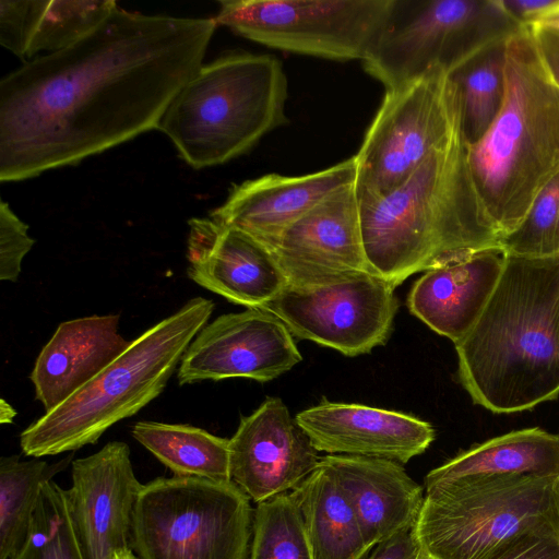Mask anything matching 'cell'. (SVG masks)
Masks as SVG:
<instances>
[{
  "label": "cell",
  "mask_w": 559,
  "mask_h": 559,
  "mask_svg": "<svg viewBox=\"0 0 559 559\" xmlns=\"http://www.w3.org/2000/svg\"><path fill=\"white\" fill-rule=\"evenodd\" d=\"M217 23L118 5L73 45L0 81V180L19 181L156 129Z\"/></svg>",
  "instance_id": "obj_1"
},
{
  "label": "cell",
  "mask_w": 559,
  "mask_h": 559,
  "mask_svg": "<svg viewBox=\"0 0 559 559\" xmlns=\"http://www.w3.org/2000/svg\"><path fill=\"white\" fill-rule=\"evenodd\" d=\"M455 349L459 380L475 404L511 414L556 400L559 254H508L485 310Z\"/></svg>",
  "instance_id": "obj_2"
},
{
  "label": "cell",
  "mask_w": 559,
  "mask_h": 559,
  "mask_svg": "<svg viewBox=\"0 0 559 559\" xmlns=\"http://www.w3.org/2000/svg\"><path fill=\"white\" fill-rule=\"evenodd\" d=\"M462 127L386 195L359 203L372 272L394 288L411 275L501 246L480 210Z\"/></svg>",
  "instance_id": "obj_3"
},
{
  "label": "cell",
  "mask_w": 559,
  "mask_h": 559,
  "mask_svg": "<svg viewBox=\"0 0 559 559\" xmlns=\"http://www.w3.org/2000/svg\"><path fill=\"white\" fill-rule=\"evenodd\" d=\"M467 162L480 210L500 243L559 175V84L527 25L504 41L501 105L484 135L468 144Z\"/></svg>",
  "instance_id": "obj_4"
},
{
  "label": "cell",
  "mask_w": 559,
  "mask_h": 559,
  "mask_svg": "<svg viewBox=\"0 0 559 559\" xmlns=\"http://www.w3.org/2000/svg\"><path fill=\"white\" fill-rule=\"evenodd\" d=\"M213 310L212 300L192 298L131 341L98 374L22 431L23 453L41 457L73 452L141 411L163 392Z\"/></svg>",
  "instance_id": "obj_5"
},
{
  "label": "cell",
  "mask_w": 559,
  "mask_h": 559,
  "mask_svg": "<svg viewBox=\"0 0 559 559\" xmlns=\"http://www.w3.org/2000/svg\"><path fill=\"white\" fill-rule=\"evenodd\" d=\"M287 79L271 55L228 53L202 64L173 98L156 129L194 168L249 151L288 122Z\"/></svg>",
  "instance_id": "obj_6"
},
{
  "label": "cell",
  "mask_w": 559,
  "mask_h": 559,
  "mask_svg": "<svg viewBox=\"0 0 559 559\" xmlns=\"http://www.w3.org/2000/svg\"><path fill=\"white\" fill-rule=\"evenodd\" d=\"M414 526L435 559H488L530 531L559 525V476H476L425 486Z\"/></svg>",
  "instance_id": "obj_7"
},
{
  "label": "cell",
  "mask_w": 559,
  "mask_h": 559,
  "mask_svg": "<svg viewBox=\"0 0 559 559\" xmlns=\"http://www.w3.org/2000/svg\"><path fill=\"white\" fill-rule=\"evenodd\" d=\"M250 500L233 480L155 478L141 488L131 547L140 559H248Z\"/></svg>",
  "instance_id": "obj_8"
},
{
  "label": "cell",
  "mask_w": 559,
  "mask_h": 559,
  "mask_svg": "<svg viewBox=\"0 0 559 559\" xmlns=\"http://www.w3.org/2000/svg\"><path fill=\"white\" fill-rule=\"evenodd\" d=\"M521 26L502 0H394L362 67L385 92L397 91L435 69L450 73Z\"/></svg>",
  "instance_id": "obj_9"
},
{
  "label": "cell",
  "mask_w": 559,
  "mask_h": 559,
  "mask_svg": "<svg viewBox=\"0 0 559 559\" xmlns=\"http://www.w3.org/2000/svg\"><path fill=\"white\" fill-rule=\"evenodd\" d=\"M461 127L457 92L444 70L435 69L403 88L385 92L354 155L358 202L390 193Z\"/></svg>",
  "instance_id": "obj_10"
},
{
  "label": "cell",
  "mask_w": 559,
  "mask_h": 559,
  "mask_svg": "<svg viewBox=\"0 0 559 559\" xmlns=\"http://www.w3.org/2000/svg\"><path fill=\"white\" fill-rule=\"evenodd\" d=\"M394 0H224L214 17L267 47L335 61L368 58Z\"/></svg>",
  "instance_id": "obj_11"
},
{
  "label": "cell",
  "mask_w": 559,
  "mask_h": 559,
  "mask_svg": "<svg viewBox=\"0 0 559 559\" xmlns=\"http://www.w3.org/2000/svg\"><path fill=\"white\" fill-rule=\"evenodd\" d=\"M261 308L275 314L293 336L354 357L388 341L399 301L393 286L366 273L320 287H285Z\"/></svg>",
  "instance_id": "obj_12"
},
{
  "label": "cell",
  "mask_w": 559,
  "mask_h": 559,
  "mask_svg": "<svg viewBox=\"0 0 559 559\" xmlns=\"http://www.w3.org/2000/svg\"><path fill=\"white\" fill-rule=\"evenodd\" d=\"M264 247L286 287L313 288L373 273L364 249L354 182L333 191Z\"/></svg>",
  "instance_id": "obj_13"
},
{
  "label": "cell",
  "mask_w": 559,
  "mask_h": 559,
  "mask_svg": "<svg viewBox=\"0 0 559 559\" xmlns=\"http://www.w3.org/2000/svg\"><path fill=\"white\" fill-rule=\"evenodd\" d=\"M301 360L293 334L275 314L247 308L204 325L185 352L177 379L181 385L229 378L267 382Z\"/></svg>",
  "instance_id": "obj_14"
},
{
  "label": "cell",
  "mask_w": 559,
  "mask_h": 559,
  "mask_svg": "<svg viewBox=\"0 0 559 559\" xmlns=\"http://www.w3.org/2000/svg\"><path fill=\"white\" fill-rule=\"evenodd\" d=\"M67 491L75 534L85 559H112L131 547L135 504L142 488L122 441L71 463Z\"/></svg>",
  "instance_id": "obj_15"
},
{
  "label": "cell",
  "mask_w": 559,
  "mask_h": 559,
  "mask_svg": "<svg viewBox=\"0 0 559 559\" xmlns=\"http://www.w3.org/2000/svg\"><path fill=\"white\" fill-rule=\"evenodd\" d=\"M231 480L255 503L297 488L321 456L282 399L241 417L229 439Z\"/></svg>",
  "instance_id": "obj_16"
},
{
  "label": "cell",
  "mask_w": 559,
  "mask_h": 559,
  "mask_svg": "<svg viewBox=\"0 0 559 559\" xmlns=\"http://www.w3.org/2000/svg\"><path fill=\"white\" fill-rule=\"evenodd\" d=\"M188 224V275L198 285L247 308L263 307L287 286L271 252L251 236L211 217Z\"/></svg>",
  "instance_id": "obj_17"
},
{
  "label": "cell",
  "mask_w": 559,
  "mask_h": 559,
  "mask_svg": "<svg viewBox=\"0 0 559 559\" xmlns=\"http://www.w3.org/2000/svg\"><path fill=\"white\" fill-rule=\"evenodd\" d=\"M296 421L318 452L381 457L405 464L435 440V429L413 415L356 403L330 402L299 412Z\"/></svg>",
  "instance_id": "obj_18"
},
{
  "label": "cell",
  "mask_w": 559,
  "mask_h": 559,
  "mask_svg": "<svg viewBox=\"0 0 559 559\" xmlns=\"http://www.w3.org/2000/svg\"><path fill=\"white\" fill-rule=\"evenodd\" d=\"M355 177V156L307 175H264L233 186L210 217L264 246L333 191L354 182Z\"/></svg>",
  "instance_id": "obj_19"
},
{
  "label": "cell",
  "mask_w": 559,
  "mask_h": 559,
  "mask_svg": "<svg viewBox=\"0 0 559 559\" xmlns=\"http://www.w3.org/2000/svg\"><path fill=\"white\" fill-rule=\"evenodd\" d=\"M507 259L506 250L495 246L425 271L409 290V312L455 345L485 310Z\"/></svg>",
  "instance_id": "obj_20"
},
{
  "label": "cell",
  "mask_w": 559,
  "mask_h": 559,
  "mask_svg": "<svg viewBox=\"0 0 559 559\" xmlns=\"http://www.w3.org/2000/svg\"><path fill=\"white\" fill-rule=\"evenodd\" d=\"M320 462L347 495L369 548L415 526L425 495L403 464L346 454H326Z\"/></svg>",
  "instance_id": "obj_21"
},
{
  "label": "cell",
  "mask_w": 559,
  "mask_h": 559,
  "mask_svg": "<svg viewBox=\"0 0 559 559\" xmlns=\"http://www.w3.org/2000/svg\"><path fill=\"white\" fill-rule=\"evenodd\" d=\"M119 314L92 316L59 324L31 373L45 413L53 409L120 356L130 342L118 333Z\"/></svg>",
  "instance_id": "obj_22"
},
{
  "label": "cell",
  "mask_w": 559,
  "mask_h": 559,
  "mask_svg": "<svg viewBox=\"0 0 559 559\" xmlns=\"http://www.w3.org/2000/svg\"><path fill=\"white\" fill-rule=\"evenodd\" d=\"M504 475L559 476V435L535 427L489 439L431 469L425 486L463 477Z\"/></svg>",
  "instance_id": "obj_23"
},
{
  "label": "cell",
  "mask_w": 559,
  "mask_h": 559,
  "mask_svg": "<svg viewBox=\"0 0 559 559\" xmlns=\"http://www.w3.org/2000/svg\"><path fill=\"white\" fill-rule=\"evenodd\" d=\"M314 559H365L371 551L356 512L323 463L294 490Z\"/></svg>",
  "instance_id": "obj_24"
},
{
  "label": "cell",
  "mask_w": 559,
  "mask_h": 559,
  "mask_svg": "<svg viewBox=\"0 0 559 559\" xmlns=\"http://www.w3.org/2000/svg\"><path fill=\"white\" fill-rule=\"evenodd\" d=\"M133 438L175 476L231 480L229 439L181 424L139 421Z\"/></svg>",
  "instance_id": "obj_25"
},
{
  "label": "cell",
  "mask_w": 559,
  "mask_h": 559,
  "mask_svg": "<svg viewBox=\"0 0 559 559\" xmlns=\"http://www.w3.org/2000/svg\"><path fill=\"white\" fill-rule=\"evenodd\" d=\"M73 454L48 464L20 455L0 460V559L11 558L25 543L41 487L72 463Z\"/></svg>",
  "instance_id": "obj_26"
},
{
  "label": "cell",
  "mask_w": 559,
  "mask_h": 559,
  "mask_svg": "<svg viewBox=\"0 0 559 559\" xmlns=\"http://www.w3.org/2000/svg\"><path fill=\"white\" fill-rule=\"evenodd\" d=\"M504 41L484 49L449 73L457 92L462 131L468 144L484 135L500 108Z\"/></svg>",
  "instance_id": "obj_27"
},
{
  "label": "cell",
  "mask_w": 559,
  "mask_h": 559,
  "mask_svg": "<svg viewBox=\"0 0 559 559\" xmlns=\"http://www.w3.org/2000/svg\"><path fill=\"white\" fill-rule=\"evenodd\" d=\"M248 559H314L292 491L257 503Z\"/></svg>",
  "instance_id": "obj_28"
},
{
  "label": "cell",
  "mask_w": 559,
  "mask_h": 559,
  "mask_svg": "<svg viewBox=\"0 0 559 559\" xmlns=\"http://www.w3.org/2000/svg\"><path fill=\"white\" fill-rule=\"evenodd\" d=\"M9 559H85L71 519L67 491L53 480L43 485L29 534Z\"/></svg>",
  "instance_id": "obj_29"
},
{
  "label": "cell",
  "mask_w": 559,
  "mask_h": 559,
  "mask_svg": "<svg viewBox=\"0 0 559 559\" xmlns=\"http://www.w3.org/2000/svg\"><path fill=\"white\" fill-rule=\"evenodd\" d=\"M117 7L112 0H50L32 41L28 58L64 49L99 25Z\"/></svg>",
  "instance_id": "obj_30"
},
{
  "label": "cell",
  "mask_w": 559,
  "mask_h": 559,
  "mask_svg": "<svg viewBox=\"0 0 559 559\" xmlns=\"http://www.w3.org/2000/svg\"><path fill=\"white\" fill-rule=\"evenodd\" d=\"M501 247L509 255L524 258L559 254V175L543 189L526 219Z\"/></svg>",
  "instance_id": "obj_31"
},
{
  "label": "cell",
  "mask_w": 559,
  "mask_h": 559,
  "mask_svg": "<svg viewBox=\"0 0 559 559\" xmlns=\"http://www.w3.org/2000/svg\"><path fill=\"white\" fill-rule=\"evenodd\" d=\"M50 0L0 1V44L28 58L29 47Z\"/></svg>",
  "instance_id": "obj_32"
},
{
  "label": "cell",
  "mask_w": 559,
  "mask_h": 559,
  "mask_svg": "<svg viewBox=\"0 0 559 559\" xmlns=\"http://www.w3.org/2000/svg\"><path fill=\"white\" fill-rule=\"evenodd\" d=\"M28 226L3 200L0 203V280L16 282L23 258L34 246Z\"/></svg>",
  "instance_id": "obj_33"
},
{
  "label": "cell",
  "mask_w": 559,
  "mask_h": 559,
  "mask_svg": "<svg viewBox=\"0 0 559 559\" xmlns=\"http://www.w3.org/2000/svg\"><path fill=\"white\" fill-rule=\"evenodd\" d=\"M488 559H559V525L524 533Z\"/></svg>",
  "instance_id": "obj_34"
},
{
  "label": "cell",
  "mask_w": 559,
  "mask_h": 559,
  "mask_svg": "<svg viewBox=\"0 0 559 559\" xmlns=\"http://www.w3.org/2000/svg\"><path fill=\"white\" fill-rule=\"evenodd\" d=\"M423 549L414 527L376 545L365 559H419Z\"/></svg>",
  "instance_id": "obj_35"
},
{
  "label": "cell",
  "mask_w": 559,
  "mask_h": 559,
  "mask_svg": "<svg viewBox=\"0 0 559 559\" xmlns=\"http://www.w3.org/2000/svg\"><path fill=\"white\" fill-rule=\"evenodd\" d=\"M528 26V25H527ZM554 79L559 84V29L528 26Z\"/></svg>",
  "instance_id": "obj_36"
},
{
  "label": "cell",
  "mask_w": 559,
  "mask_h": 559,
  "mask_svg": "<svg viewBox=\"0 0 559 559\" xmlns=\"http://www.w3.org/2000/svg\"><path fill=\"white\" fill-rule=\"evenodd\" d=\"M531 27H545L559 29V0L556 4L540 14L531 23L526 24Z\"/></svg>",
  "instance_id": "obj_37"
},
{
  "label": "cell",
  "mask_w": 559,
  "mask_h": 559,
  "mask_svg": "<svg viewBox=\"0 0 559 559\" xmlns=\"http://www.w3.org/2000/svg\"><path fill=\"white\" fill-rule=\"evenodd\" d=\"M15 409L4 400L0 401V423L1 424H11L13 418L15 417Z\"/></svg>",
  "instance_id": "obj_38"
},
{
  "label": "cell",
  "mask_w": 559,
  "mask_h": 559,
  "mask_svg": "<svg viewBox=\"0 0 559 559\" xmlns=\"http://www.w3.org/2000/svg\"><path fill=\"white\" fill-rule=\"evenodd\" d=\"M112 559H140L132 548L117 551Z\"/></svg>",
  "instance_id": "obj_39"
},
{
  "label": "cell",
  "mask_w": 559,
  "mask_h": 559,
  "mask_svg": "<svg viewBox=\"0 0 559 559\" xmlns=\"http://www.w3.org/2000/svg\"><path fill=\"white\" fill-rule=\"evenodd\" d=\"M419 559H435V558H432L431 556H429V555H427L426 552L423 551Z\"/></svg>",
  "instance_id": "obj_40"
}]
</instances>
